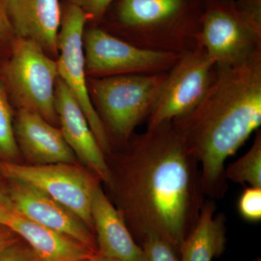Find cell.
I'll return each mask as SVG.
<instances>
[{"label":"cell","instance_id":"obj_21","mask_svg":"<svg viewBox=\"0 0 261 261\" xmlns=\"http://www.w3.org/2000/svg\"><path fill=\"white\" fill-rule=\"evenodd\" d=\"M240 216L246 221L257 222L261 220V187H249L238 201Z\"/></svg>","mask_w":261,"mask_h":261},{"label":"cell","instance_id":"obj_19","mask_svg":"<svg viewBox=\"0 0 261 261\" xmlns=\"http://www.w3.org/2000/svg\"><path fill=\"white\" fill-rule=\"evenodd\" d=\"M15 140L14 119L9 96L0 81V161L23 163Z\"/></svg>","mask_w":261,"mask_h":261},{"label":"cell","instance_id":"obj_14","mask_svg":"<svg viewBox=\"0 0 261 261\" xmlns=\"http://www.w3.org/2000/svg\"><path fill=\"white\" fill-rule=\"evenodd\" d=\"M16 37L37 44L50 58H58L62 13L59 0H3Z\"/></svg>","mask_w":261,"mask_h":261},{"label":"cell","instance_id":"obj_29","mask_svg":"<svg viewBox=\"0 0 261 261\" xmlns=\"http://www.w3.org/2000/svg\"><path fill=\"white\" fill-rule=\"evenodd\" d=\"M217 1H229V0H217Z\"/></svg>","mask_w":261,"mask_h":261},{"label":"cell","instance_id":"obj_23","mask_svg":"<svg viewBox=\"0 0 261 261\" xmlns=\"http://www.w3.org/2000/svg\"><path fill=\"white\" fill-rule=\"evenodd\" d=\"M0 261H37L35 254L23 240L0 250Z\"/></svg>","mask_w":261,"mask_h":261},{"label":"cell","instance_id":"obj_24","mask_svg":"<svg viewBox=\"0 0 261 261\" xmlns=\"http://www.w3.org/2000/svg\"><path fill=\"white\" fill-rule=\"evenodd\" d=\"M15 37L14 31L7 15L3 0H0V53L8 49Z\"/></svg>","mask_w":261,"mask_h":261},{"label":"cell","instance_id":"obj_7","mask_svg":"<svg viewBox=\"0 0 261 261\" xmlns=\"http://www.w3.org/2000/svg\"><path fill=\"white\" fill-rule=\"evenodd\" d=\"M83 44L89 78L165 73L181 56L137 47L97 27L84 31Z\"/></svg>","mask_w":261,"mask_h":261},{"label":"cell","instance_id":"obj_6","mask_svg":"<svg viewBox=\"0 0 261 261\" xmlns=\"http://www.w3.org/2000/svg\"><path fill=\"white\" fill-rule=\"evenodd\" d=\"M0 178L24 182L47 194L94 232L91 205L94 190L101 181L87 168L69 163L34 165L0 161Z\"/></svg>","mask_w":261,"mask_h":261},{"label":"cell","instance_id":"obj_9","mask_svg":"<svg viewBox=\"0 0 261 261\" xmlns=\"http://www.w3.org/2000/svg\"><path fill=\"white\" fill-rule=\"evenodd\" d=\"M89 19L78 7L68 3L62 14L58 34V75L79 102L105 154L112 151L111 141L94 108L88 89L83 44L84 27Z\"/></svg>","mask_w":261,"mask_h":261},{"label":"cell","instance_id":"obj_8","mask_svg":"<svg viewBox=\"0 0 261 261\" xmlns=\"http://www.w3.org/2000/svg\"><path fill=\"white\" fill-rule=\"evenodd\" d=\"M216 69L202 46L181 54L166 73L147 118V127L172 121L191 112L205 97Z\"/></svg>","mask_w":261,"mask_h":261},{"label":"cell","instance_id":"obj_27","mask_svg":"<svg viewBox=\"0 0 261 261\" xmlns=\"http://www.w3.org/2000/svg\"><path fill=\"white\" fill-rule=\"evenodd\" d=\"M80 261H117L115 260H113V259L108 258V257L102 256L101 255L99 252L97 253L94 254V255H92V256L87 257V258H84L83 260Z\"/></svg>","mask_w":261,"mask_h":261},{"label":"cell","instance_id":"obj_12","mask_svg":"<svg viewBox=\"0 0 261 261\" xmlns=\"http://www.w3.org/2000/svg\"><path fill=\"white\" fill-rule=\"evenodd\" d=\"M56 107L59 128L65 142L78 161L99 181L107 185L110 171L106 154L96 140L80 104L60 78L56 84Z\"/></svg>","mask_w":261,"mask_h":261},{"label":"cell","instance_id":"obj_13","mask_svg":"<svg viewBox=\"0 0 261 261\" xmlns=\"http://www.w3.org/2000/svg\"><path fill=\"white\" fill-rule=\"evenodd\" d=\"M14 132L22 157L29 164H77L78 162L59 127L49 123L37 113L18 109Z\"/></svg>","mask_w":261,"mask_h":261},{"label":"cell","instance_id":"obj_1","mask_svg":"<svg viewBox=\"0 0 261 261\" xmlns=\"http://www.w3.org/2000/svg\"><path fill=\"white\" fill-rule=\"evenodd\" d=\"M106 186L135 240L159 237L179 255L195 227L205 195L200 163L172 121L134 134L106 154Z\"/></svg>","mask_w":261,"mask_h":261},{"label":"cell","instance_id":"obj_20","mask_svg":"<svg viewBox=\"0 0 261 261\" xmlns=\"http://www.w3.org/2000/svg\"><path fill=\"white\" fill-rule=\"evenodd\" d=\"M140 246L143 250V261H179L176 250L159 237H148Z\"/></svg>","mask_w":261,"mask_h":261},{"label":"cell","instance_id":"obj_25","mask_svg":"<svg viewBox=\"0 0 261 261\" xmlns=\"http://www.w3.org/2000/svg\"><path fill=\"white\" fill-rule=\"evenodd\" d=\"M20 240L21 238L16 233L4 225L0 224V250Z\"/></svg>","mask_w":261,"mask_h":261},{"label":"cell","instance_id":"obj_2","mask_svg":"<svg viewBox=\"0 0 261 261\" xmlns=\"http://www.w3.org/2000/svg\"><path fill=\"white\" fill-rule=\"evenodd\" d=\"M172 122L200 163L204 195L223 198L226 160L261 125V50L238 64L216 67L198 106Z\"/></svg>","mask_w":261,"mask_h":261},{"label":"cell","instance_id":"obj_11","mask_svg":"<svg viewBox=\"0 0 261 261\" xmlns=\"http://www.w3.org/2000/svg\"><path fill=\"white\" fill-rule=\"evenodd\" d=\"M4 180L12 208L15 212L33 222L74 239L98 252L95 234L69 209L28 184Z\"/></svg>","mask_w":261,"mask_h":261},{"label":"cell","instance_id":"obj_17","mask_svg":"<svg viewBox=\"0 0 261 261\" xmlns=\"http://www.w3.org/2000/svg\"><path fill=\"white\" fill-rule=\"evenodd\" d=\"M226 219L214 201H205L195 227L180 250L179 261H212L226 249Z\"/></svg>","mask_w":261,"mask_h":261},{"label":"cell","instance_id":"obj_22","mask_svg":"<svg viewBox=\"0 0 261 261\" xmlns=\"http://www.w3.org/2000/svg\"><path fill=\"white\" fill-rule=\"evenodd\" d=\"M114 0H69V3L80 8L88 19L100 21Z\"/></svg>","mask_w":261,"mask_h":261},{"label":"cell","instance_id":"obj_4","mask_svg":"<svg viewBox=\"0 0 261 261\" xmlns=\"http://www.w3.org/2000/svg\"><path fill=\"white\" fill-rule=\"evenodd\" d=\"M166 73L88 79L89 95L112 150L123 147L147 121Z\"/></svg>","mask_w":261,"mask_h":261},{"label":"cell","instance_id":"obj_28","mask_svg":"<svg viewBox=\"0 0 261 261\" xmlns=\"http://www.w3.org/2000/svg\"><path fill=\"white\" fill-rule=\"evenodd\" d=\"M252 261H261V259L260 257H256V258L254 259V260Z\"/></svg>","mask_w":261,"mask_h":261},{"label":"cell","instance_id":"obj_15","mask_svg":"<svg viewBox=\"0 0 261 261\" xmlns=\"http://www.w3.org/2000/svg\"><path fill=\"white\" fill-rule=\"evenodd\" d=\"M91 215L98 252L117 261H143L137 243L119 211L98 184L92 196Z\"/></svg>","mask_w":261,"mask_h":261},{"label":"cell","instance_id":"obj_16","mask_svg":"<svg viewBox=\"0 0 261 261\" xmlns=\"http://www.w3.org/2000/svg\"><path fill=\"white\" fill-rule=\"evenodd\" d=\"M0 224L28 244L37 261H80L98 252L74 239L33 222L10 207L0 210Z\"/></svg>","mask_w":261,"mask_h":261},{"label":"cell","instance_id":"obj_26","mask_svg":"<svg viewBox=\"0 0 261 261\" xmlns=\"http://www.w3.org/2000/svg\"><path fill=\"white\" fill-rule=\"evenodd\" d=\"M12 208L6 184L4 179L0 178V210L5 208Z\"/></svg>","mask_w":261,"mask_h":261},{"label":"cell","instance_id":"obj_3","mask_svg":"<svg viewBox=\"0 0 261 261\" xmlns=\"http://www.w3.org/2000/svg\"><path fill=\"white\" fill-rule=\"evenodd\" d=\"M204 5L205 0H119L106 31L144 49L183 54L200 45Z\"/></svg>","mask_w":261,"mask_h":261},{"label":"cell","instance_id":"obj_5","mask_svg":"<svg viewBox=\"0 0 261 261\" xmlns=\"http://www.w3.org/2000/svg\"><path fill=\"white\" fill-rule=\"evenodd\" d=\"M2 63L0 80L18 109L40 115L59 127L56 89L59 78L56 60L29 39L15 37Z\"/></svg>","mask_w":261,"mask_h":261},{"label":"cell","instance_id":"obj_10","mask_svg":"<svg viewBox=\"0 0 261 261\" xmlns=\"http://www.w3.org/2000/svg\"><path fill=\"white\" fill-rule=\"evenodd\" d=\"M200 42L217 68L238 64L261 50V37L245 21L233 0H205Z\"/></svg>","mask_w":261,"mask_h":261},{"label":"cell","instance_id":"obj_18","mask_svg":"<svg viewBox=\"0 0 261 261\" xmlns=\"http://www.w3.org/2000/svg\"><path fill=\"white\" fill-rule=\"evenodd\" d=\"M226 179L261 187V130H256L253 143L246 153L225 169Z\"/></svg>","mask_w":261,"mask_h":261}]
</instances>
